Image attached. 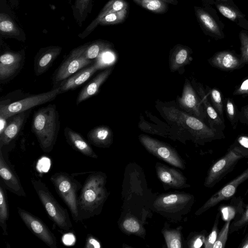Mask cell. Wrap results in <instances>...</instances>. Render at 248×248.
<instances>
[{
  "instance_id": "d6986e66",
  "label": "cell",
  "mask_w": 248,
  "mask_h": 248,
  "mask_svg": "<svg viewBox=\"0 0 248 248\" xmlns=\"http://www.w3.org/2000/svg\"><path fill=\"white\" fill-rule=\"evenodd\" d=\"M62 50V48L58 46H51L41 49L34 60L35 75L39 76L46 72L60 55Z\"/></svg>"
},
{
  "instance_id": "44dd1931",
  "label": "cell",
  "mask_w": 248,
  "mask_h": 248,
  "mask_svg": "<svg viewBox=\"0 0 248 248\" xmlns=\"http://www.w3.org/2000/svg\"><path fill=\"white\" fill-rule=\"evenodd\" d=\"M208 62L212 66L225 71H233L244 66L240 58L233 52L226 50L215 53Z\"/></svg>"
},
{
  "instance_id": "ba28073f",
  "label": "cell",
  "mask_w": 248,
  "mask_h": 248,
  "mask_svg": "<svg viewBox=\"0 0 248 248\" xmlns=\"http://www.w3.org/2000/svg\"><path fill=\"white\" fill-rule=\"evenodd\" d=\"M244 158L232 144L227 153L210 168L205 178L204 186L212 187L231 171L238 161Z\"/></svg>"
},
{
  "instance_id": "8fae6325",
  "label": "cell",
  "mask_w": 248,
  "mask_h": 248,
  "mask_svg": "<svg viewBox=\"0 0 248 248\" xmlns=\"http://www.w3.org/2000/svg\"><path fill=\"white\" fill-rule=\"evenodd\" d=\"M18 215L28 229L50 248H57V239L47 226L29 212L17 207Z\"/></svg>"
},
{
  "instance_id": "f5cc1de1",
  "label": "cell",
  "mask_w": 248,
  "mask_h": 248,
  "mask_svg": "<svg viewBox=\"0 0 248 248\" xmlns=\"http://www.w3.org/2000/svg\"><path fill=\"white\" fill-rule=\"evenodd\" d=\"M138 4H140L141 0H134Z\"/></svg>"
},
{
  "instance_id": "7dc6e473",
  "label": "cell",
  "mask_w": 248,
  "mask_h": 248,
  "mask_svg": "<svg viewBox=\"0 0 248 248\" xmlns=\"http://www.w3.org/2000/svg\"><path fill=\"white\" fill-rule=\"evenodd\" d=\"M239 121L248 125V105L242 107L239 111Z\"/></svg>"
},
{
  "instance_id": "9a60e30c",
  "label": "cell",
  "mask_w": 248,
  "mask_h": 248,
  "mask_svg": "<svg viewBox=\"0 0 248 248\" xmlns=\"http://www.w3.org/2000/svg\"><path fill=\"white\" fill-rule=\"evenodd\" d=\"M194 197L187 193L163 195L155 201L154 207L158 211L174 213L183 209L193 202Z\"/></svg>"
},
{
  "instance_id": "d590c367",
  "label": "cell",
  "mask_w": 248,
  "mask_h": 248,
  "mask_svg": "<svg viewBox=\"0 0 248 248\" xmlns=\"http://www.w3.org/2000/svg\"><path fill=\"white\" fill-rule=\"evenodd\" d=\"M167 3L162 0H141L140 5L154 13H160L167 10Z\"/></svg>"
},
{
  "instance_id": "e575fe53",
  "label": "cell",
  "mask_w": 248,
  "mask_h": 248,
  "mask_svg": "<svg viewBox=\"0 0 248 248\" xmlns=\"http://www.w3.org/2000/svg\"><path fill=\"white\" fill-rule=\"evenodd\" d=\"M0 30L4 33L10 35H18L17 28L12 20L4 14L0 16Z\"/></svg>"
},
{
  "instance_id": "5b68a950",
  "label": "cell",
  "mask_w": 248,
  "mask_h": 248,
  "mask_svg": "<svg viewBox=\"0 0 248 248\" xmlns=\"http://www.w3.org/2000/svg\"><path fill=\"white\" fill-rule=\"evenodd\" d=\"M31 182L49 217L60 230L70 231L73 226L67 210L60 204L41 180L32 179Z\"/></svg>"
},
{
  "instance_id": "8d00e7d4",
  "label": "cell",
  "mask_w": 248,
  "mask_h": 248,
  "mask_svg": "<svg viewBox=\"0 0 248 248\" xmlns=\"http://www.w3.org/2000/svg\"><path fill=\"white\" fill-rule=\"evenodd\" d=\"M127 9L107 15L100 21L101 25L115 24L123 22L126 16Z\"/></svg>"
},
{
  "instance_id": "7bdbcfd3",
  "label": "cell",
  "mask_w": 248,
  "mask_h": 248,
  "mask_svg": "<svg viewBox=\"0 0 248 248\" xmlns=\"http://www.w3.org/2000/svg\"><path fill=\"white\" fill-rule=\"evenodd\" d=\"M217 8L219 12L225 17L231 20L242 17L241 14L234 9L223 4L217 5Z\"/></svg>"
},
{
  "instance_id": "d4e9b609",
  "label": "cell",
  "mask_w": 248,
  "mask_h": 248,
  "mask_svg": "<svg viewBox=\"0 0 248 248\" xmlns=\"http://www.w3.org/2000/svg\"><path fill=\"white\" fill-rule=\"evenodd\" d=\"M190 49L182 45L176 46L170 51L169 66L171 72L179 70L190 63L192 60Z\"/></svg>"
},
{
  "instance_id": "7c38bea8",
  "label": "cell",
  "mask_w": 248,
  "mask_h": 248,
  "mask_svg": "<svg viewBox=\"0 0 248 248\" xmlns=\"http://www.w3.org/2000/svg\"><path fill=\"white\" fill-rule=\"evenodd\" d=\"M22 52L7 51L0 56V83H6L14 78L22 69L25 62Z\"/></svg>"
},
{
  "instance_id": "277c9868",
  "label": "cell",
  "mask_w": 248,
  "mask_h": 248,
  "mask_svg": "<svg viewBox=\"0 0 248 248\" xmlns=\"http://www.w3.org/2000/svg\"><path fill=\"white\" fill-rule=\"evenodd\" d=\"M60 94L59 87L38 94L25 93L20 90L11 92L0 98V117L8 119L16 114L52 101Z\"/></svg>"
},
{
  "instance_id": "7a4b0ae2",
  "label": "cell",
  "mask_w": 248,
  "mask_h": 248,
  "mask_svg": "<svg viewBox=\"0 0 248 248\" xmlns=\"http://www.w3.org/2000/svg\"><path fill=\"white\" fill-rule=\"evenodd\" d=\"M60 129L59 112L55 104H49L34 111L31 131L35 135L40 147L45 153L53 150Z\"/></svg>"
},
{
  "instance_id": "bcb514c9",
  "label": "cell",
  "mask_w": 248,
  "mask_h": 248,
  "mask_svg": "<svg viewBox=\"0 0 248 248\" xmlns=\"http://www.w3.org/2000/svg\"><path fill=\"white\" fill-rule=\"evenodd\" d=\"M86 248H100V242L93 236L89 234L88 235L85 245Z\"/></svg>"
},
{
  "instance_id": "ab89813d",
  "label": "cell",
  "mask_w": 248,
  "mask_h": 248,
  "mask_svg": "<svg viewBox=\"0 0 248 248\" xmlns=\"http://www.w3.org/2000/svg\"><path fill=\"white\" fill-rule=\"evenodd\" d=\"M220 216V212H218L214 223L213 226L212 228L211 231L209 234L206 237L204 243V247L205 248H213V246L215 244L217 236L218 234V223H219V219Z\"/></svg>"
},
{
  "instance_id": "9c48e42d",
  "label": "cell",
  "mask_w": 248,
  "mask_h": 248,
  "mask_svg": "<svg viewBox=\"0 0 248 248\" xmlns=\"http://www.w3.org/2000/svg\"><path fill=\"white\" fill-rule=\"evenodd\" d=\"M139 140L151 154L175 167L185 169V165L177 152L167 144L147 135L141 134Z\"/></svg>"
},
{
  "instance_id": "ffe728a7",
  "label": "cell",
  "mask_w": 248,
  "mask_h": 248,
  "mask_svg": "<svg viewBox=\"0 0 248 248\" xmlns=\"http://www.w3.org/2000/svg\"><path fill=\"white\" fill-rule=\"evenodd\" d=\"M155 169L158 178L165 186L174 188L189 186L186 177L178 170L159 163H156Z\"/></svg>"
},
{
  "instance_id": "f1b7e54d",
  "label": "cell",
  "mask_w": 248,
  "mask_h": 248,
  "mask_svg": "<svg viewBox=\"0 0 248 248\" xmlns=\"http://www.w3.org/2000/svg\"><path fill=\"white\" fill-rule=\"evenodd\" d=\"M196 13L200 21L208 31L216 35L221 36L218 26L208 13L200 8H197Z\"/></svg>"
},
{
  "instance_id": "d6a6232c",
  "label": "cell",
  "mask_w": 248,
  "mask_h": 248,
  "mask_svg": "<svg viewBox=\"0 0 248 248\" xmlns=\"http://www.w3.org/2000/svg\"><path fill=\"white\" fill-rule=\"evenodd\" d=\"M162 233L168 248H182L181 235L180 229L164 230Z\"/></svg>"
},
{
  "instance_id": "83f0119b",
  "label": "cell",
  "mask_w": 248,
  "mask_h": 248,
  "mask_svg": "<svg viewBox=\"0 0 248 248\" xmlns=\"http://www.w3.org/2000/svg\"><path fill=\"white\" fill-rule=\"evenodd\" d=\"M111 45L103 41H96L89 44H85V47L83 54L85 58L88 60H93L98 58L109 49Z\"/></svg>"
},
{
  "instance_id": "db71d44e",
  "label": "cell",
  "mask_w": 248,
  "mask_h": 248,
  "mask_svg": "<svg viewBox=\"0 0 248 248\" xmlns=\"http://www.w3.org/2000/svg\"><path fill=\"white\" fill-rule=\"evenodd\" d=\"M222 0V1H226L227 0Z\"/></svg>"
},
{
  "instance_id": "4dcf8cb0",
  "label": "cell",
  "mask_w": 248,
  "mask_h": 248,
  "mask_svg": "<svg viewBox=\"0 0 248 248\" xmlns=\"http://www.w3.org/2000/svg\"><path fill=\"white\" fill-rule=\"evenodd\" d=\"M9 217V206L4 187L0 186V225L3 233L7 235V221Z\"/></svg>"
},
{
  "instance_id": "f35d334b",
  "label": "cell",
  "mask_w": 248,
  "mask_h": 248,
  "mask_svg": "<svg viewBox=\"0 0 248 248\" xmlns=\"http://www.w3.org/2000/svg\"><path fill=\"white\" fill-rule=\"evenodd\" d=\"M230 220L226 221L221 231L218 232L213 248H224L228 239L231 225Z\"/></svg>"
},
{
  "instance_id": "b9f144b4",
  "label": "cell",
  "mask_w": 248,
  "mask_h": 248,
  "mask_svg": "<svg viewBox=\"0 0 248 248\" xmlns=\"http://www.w3.org/2000/svg\"><path fill=\"white\" fill-rule=\"evenodd\" d=\"M241 42L240 60L244 65L248 63V35L245 32L240 34Z\"/></svg>"
},
{
  "instance_id": "cb8c5ba5",
  "label": "cell",
  "mask_w": 248,
  "mask_h": 248,
  "mask_svg": "<svg viewBox=\"0 0 248 248\" xmlns=\"http://www.w3.org/2000/svg\"><path fill=\"white\" fill-rule=\"evenodd\" d=\"M87 137L91 144L97 147L108 148L113 142V135L108 126L99 125L90 130Z\"/></svg>"
},
{
  "instance_id": "2e32d148",
  "label": "cell",
  "mask_w": 248,
  "mask_h": 248,
  "mask_svg": "<svg viewBox=\"0 0 248 248\" xmlns=\"http://www.w3.org/2000/svg\"><path fill=\"white\" fill-rule=\"evenodd\" d=\"M31 110L16 114L8 119L7 124L0 133V149L15 139L23 128Z\"/></svg>"
},
{
  "instance_id": "e0dca14e",
  "label": "cell",
  "mask_w": 248,
  "mask_h": 248,
  "mask_svg": "<svg viewBox=\"0 0 248 248\" xmlns=\"http://www.w3.org/2000/svg\"><path fill=\"white\" fill-rule=\"evenodd\" d=\"M193 86L201 99L207 118L208 125L213 128L223 131L225 128L224 121L211 104L209 97L202 85L193 80Z\"/></svg>"
},
{
  "instance_id": "681fc988",
  "label": "cell",
  "mask_w": 248,
  "mask_h": 248,
  "mask_svg": "<svg viewBox=\"0 0 248 248\" xmlns=\"http://www.w3.org/2000/svg\"><path fill=\"white\" fill-rule=\"evenodd\" d=\"M238 248H248V232L240 244Z\"/></svg>"
},
{
  "instance_id": "f546056e",
  "label": "cell",
  "mask_w": 248,
  "mask_h": 248,
  "mask_svg": "<svg viewBox=\"0 0 248 248\" xmlns=\"http://www.w3.org/2000/svg\"><path fill=\"white\" fill-rule=\"evenodd\" d=\"M205 91L211 104L217 112L222 120L224 121L223 116L224 105L221 93L217 88H210L208 86L206 87Z\"/></svg>"
},
{
  "instance_id": "1f68e13d",
  "label": "cell",
  "mask_w": 248,
  "mask_h": 248,
  "mask_svg": "<svg viewBox=\"0 0 248 248\" xmlns=\"http://www.w3.org/2000/svg\"><path fill=\"white\" fill-rule=\"evenodd\" d=\"M225 108L227 118L232 128L235 130L239 121V111L233 100L230 97L225 99Z\"/></svg>"
},
{
  "instance_id": "52a82bcc",
  "label": "cell",
  "mask_w": 248,
  "mask_h": 248,
  "mask_svg": "<svg viewBox=\"0 0 248 248\" xmlns=\"http://www.w3.org/2000/svg\"><path fill=\"white\" fill-rule=\"evenodd\" d=\"M85 47L84 45L72 50L55 71L52 78L53 88L59 87L67 78L93 62L83 56Z\"/></svg>"
},
{
  "instance_id": "ee69618b",
  "label": "cell",
  "mask_w": 248,
  "mask_h": 248,
  "mask_svg": "<svg viewBox=\"0 0 248 248\" xmlns=\"http://www.w3.org/2000/svg\"><path fill=\"white\" fill-rule=\"evenodd\" d=\"M232 94L235 95H248V77L245 78L241 83L236 87Z\"/></svg>"
},
{
  "instance_id": "60d3db41",
  "label": "cell",
  "mask_w": 248,
  "mask_h": 248,
  "mask_svg": "<svg viewBox=\"0 0 248 248\" xmlns=\"http://www.w3.org/2000/svg\"><path fill=\"white\" fill-rule=\"evenodd\" d=\"M232 145L242 154L244 158H248V136L239 135Z\"/></svg>"
},
{
  "instance_id": "5bb4252c",
  "label": "cell",
  "mask_w": 248,
  "mask_h": 248,
  "mask_svg": "<svg viewBox=\"0 0 248 248\" xmlns=\"http://www.w3.org/2000/svg\"><path fill=\"white\" fill-rule=\"evenodd\" d=\"M110 63L106 62L100 57L97 58L93 63L80 70L61 83L59 86L61 93L76 89L89 79L97 71L109 67Z\"/></svg>"
},
{
  "instance_id": "c3c4849f",
  "label": "cell",
  "mask_w": 248,
  "mask_h": 248,
  "mask_svg": "<svg viewBox=\"0 0 248 248\" xmlns=\"http://www.w3.org/2000/svg\"><path fill=\"white\" fill-rule=\"evenodd\" d=\"M90 0H78L77 7L80 15H82L88 7Z\"/></svg>"
},
{
  "instance_id": "484cf974",
  "label": "cell",
  "mask_w": 248,
  "mask_h": 248,
  "mask_svg": "<svg viewBox=\"0 0 248 248\" xmlns=\"http://www.w3.org/2000/svg\"><path fill=\"white\" fill-rule=\"evenodd\" d=\"M245 204L241 197L232 199L230 204L220 206L219 212L224 221L234 220L244 211Z\"/></svg>"
},
{
  "instance_id": "836d02e7",
  "label": "cell",
  "mask_w": 248,
  "mask_h": 248,
  "mask_svg": "<svg viewBox=\"0 0 248 248\" xmlns=\"http://www.w3.org/2000/svg\"><path fill=\"white\" fill-rule=\"evenodd\" d=\"M123 230L126 232L141 236L144 230L140 223L135 218H125L122 224Z\"/></svg>"
},
{
  "instance_id": "4fadbf2b",
  "label": "cell",
  "mask_w": 248,
  "mask_h": 248,
  "mask_svg": "<svg viewBox=\"0 0 248 248\" xmlns=\"http://www.w3.org/2000/svg\"><path fill=\"white\" fill-rule=\"evenodd\" d=\"M248 180V167L236 178L214 193L196 212L200 215L218 203L232 198L236 193L240 184Z\"/></svg>"
},
{
  "instance_id": "ac0fdd59",
  "label": "cell",
  "mask_w": 248,
  "mask_h": 248,
  "mask_svg": "<svg viewBox=\"0 0 248 248\" xmlns=\"http://www.w3.org/2000/svg\"><path fill=\"white\" fill-rule=\"evenodd\" d=\"M0 176L2 180L5 187L18 196L26 197L19 178L16 172L5 161L0 149Z\"/></svg>"
},
{
  "instance_id": "6da1fadb",
  "label": "cell",
  "mask_w": 248,
  "mask_h": 248,
  "mask_svg": "<svg viewBox=\"0 0 248 248\" xmlns=\"http://www.w3.org/2000/svg\"><path fill=\"white\" fill-rule=\"evenodd\" d=\"M106 176L101 172H89L78 199L79 219L82 221L99 215L108 195Z\"/></svg>"
},
{
  "instance_id": "f907efd6",
  "label": "cell",
  "mask_w": 248,
  "mask_h": 248,
  "mask_svg": "<svg viewBox=\"0 0 248 248\" xmlns=\"http://www.w3.org/2000/svg\"><path fill=\"white\" fill-rule=\"evenodd\" d=\"M8 123V119L0 117V133H1L6 127Z\"/></svg>"
},
{
  "instance_id": "816d5d0a",
  "label": "cell",
  "mask_w": 248,
  "mask_h": 248,
  "mask_svg": "<svg viewBox=\"0 0 248 248\" xmlns=\"http://www.w3.org/2000/svg\"><path fill=\"white\" fill-rule=\"evenodd\" d=\"M166 3H170L172 4H177V0H162Z\"/></svg>"
},
{
  "instance_id": "3957f363",
  "label": "cell",
  "mask_w": 248,
  "mask_h": 248,
  "mask_svg": "<svg viewBox=\"0 0 248 248\" xmlns=\"http://www.w3.org/2000/svg\"><path fill=\"white\" fill-rule=\"evenodd\" d=\"M163 111L167 121L187 130L198 144L203 145L225 138L223 131L211 128L203 121L174 107H165Z\"/></svg>"
},
{
  "instance_id": "74e56055",
  "label": "cell",
  "mask_w": 248,
  "mask_h": 248,
  "mask_svg": "<svg viewBox=\"0 0 248 248\" xmlns=\"http://www.w3.org/2000/svg\"><path fill=\"white\" fill-rule=\"evenodd\" d=\"M248 224V204L245 205L243 213L235 218L230 226L229 233L238 231Z\"/></svg>"
},
{
  "instance_id": "603a6c76",
  "label": "cell",
  "mask_w": 248,
  "mask_h": 248,
  "mask_svg": "<svg viewBox=\"0 0 248 248\" xmlns=\"http://www.w3.org/2000/svg\"><path fill=\"white\" fill-rule=\"evenodd\" d=\"M64 135L67 142L74 149L86 156L95 159L98 158L97 155L80 134L66 126L64 129Z\"/></svg>"
},
{
  "instance_id": "8992f818",
  "label": "cell",
  "mask_w": 248,
  "mask_h": 248,
  "mask_svg": "<svg viewBox=\"0 0 248 248\" xmlns=\"http://www.w3.org/2000/svg\"><path fill=\"white\" fill-rule=\"evenodd\" d=\"M50 180L58 194L70 210L73 220L76 222L79 221L78 199L82 186L81 184L73 175L64 172L54 173Z\"/></svg>"
},
{
  "instance_id": "f6af8a7d",
  "label": "cell",
  "mask_w": 248,
  "mask_h": 248,
  "mask_svg": "<svg viewBox=\"0 0 248 248\" xmlns=\"http://www.w3.org/2000/svg\"><path fill=\"white\" fill-rule=\"evenodd\" d=\"M205 232L197 234L191 241L190 247L194 248H201L204 244L205 239Z\"/></svg>"
},
{
  "instance_id": "30bf717a",
  "label": "cell",
  "mask_w": 248,
  "mask_h": 248,
  "mask_svg": "<svg viewBox=\"0 0 248 248\" xmlns=\"http://www.w3.org/2000/svg\"><path fill=\"white\" fill-rule=\"evenodd\" d=\"M177 101L179 107L184 111L203 122L207 121L201 99L187 79L184 85L182 96L178 98Z\"/></svg>"
},
{
  "instance_id": "4316f807",
  "label": "cell",
  "mask_w": 248,
  "mask_h": 248,
  "mask_svg": "<svg viewBox=\"0 0 248 248\" xmlns=\"http://www.w3.org/2000/svg\"><path fill=\"white\" fill-rule=\"evenodd\" d=\"M127 3L124 0H111L108 1L101 11L97 17L87 28L86 31L91 32L99 24L101 19L107 15L127 9Z\"/></svg>"
},
{
  "instance_id": "7402d4cb",
  "label": "cell",
  "mask_w": 248,
  "mask_h": 248,
  "mask_svg": "<svg viewBox=\"0 0 248 248\" xmlns=\"http://www.w3.org/2000/svg\"><path fill=\"white\" fill-rule=\"evenodd\" d=\"M113 67H108L97 74L80 91L76 100L77 105L96 95L101 86L112 73Z\"/></svg>"
}]
</instances>
